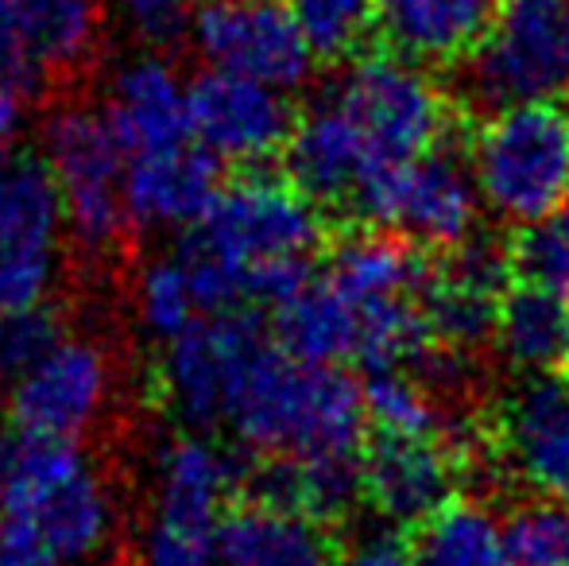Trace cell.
<instances>
[{
  "label": "cell",
  "instance_id": "32",
  "mask_svg": "<svg viewBox=\"0 0 569 566\" xmlns=\"http://www.w3.org/2000/svg\"><path fill=\"white\" fill-rule=\"evenodd\" d=\"M54 260L59 249L0 241V315L43 302L54 284Z\"/></svg>",
  "mask_w": 569,
  "mask_h": 566
},
{
  "label": "cell",
  "instance_id": "2",
  "mask_svg": "<svg viewBox=\"0 0 569 566\" xmlns=\"http://www.w3.org/2000/svg\"><path fill=\"white\" fill-rule=\"evenodd\" d=\"M0 524L47 566H86L113 539L117 505L78 438L12 424L0 430Z\"/></svg>",
  "mask_w": 569,
  "mask_h": 566
},
{
  "label": "cell",
  "instance_id": "33",
  "mask_svg": "<svg viewBox=\"0 0 569 566\" xmlns=\"http://www.w3.org/2000/svg\"><path fill=\"white\" fill-rule=\"evenodd\" d=\"M140 566H218V532H190L151 520L143 532Z\"/></svg>",
  "mask_w": 569,
  "mask_h": 566
},
{
  "label": "cell",
  "instance_id": "4",
  "mask_svg": "<svg viewBox=\"0 0 569 566\" xmlns=\"http://www.w3.org/2000/svg\"><path fill=\"white\" fill-rule=\"evenodd\" d=\"M469 167L488 210L523 226L569 195V93L496 109L472 125Z\"/></svg>",
  "mask_w": 569,
  "mask_h": 566
},
{
  "label": "cell",
  "instance_id": "34",
  "mask_svg": "<svg viewBox=\"0 0 569 566\" xmlns=\"http://www.w3.org/2000/svg\"><path fill=\"white\" fill-rule=\"evenodd\" d=\"M124 23L151 47H171L190 31L198 0H113Z\"/></svg>",
  "mask_w": 569,
  "mask_h": 566
},
{
  "label": "cell",
  "instance_id": "17",
  "mask_svg": "<svg viewBox=\"0 0 569 566\" xmlns=\"http://www.w3.org/2000/svg\"><path fill=\"white\" fill-rule=\"evenodd\" d=\"M492 20L496 0H380V47L446 75L485 43Z\"/></svg>",
  "mask_w": 569,
  "mask_h": 566
},
{
  "label": "cell",
  "instance_id": "5",
  "mask_svg": "<svg viewBox=\"0 0 569 566\" xmlns=\"http://www.w3.org/2000/svg\"><path fill=\"white\" fill-rule=\"evenodd\" d=\"M453 101L472 117L569 93V0H496L485 43L453 67Z\"/></svg>",
  "mask_w": 569,
  "mask_h": 566
},
{
  "label": "cell",
  "instance_id": "28",
  "mask_svg": "<svg viewBox=\"0 0 569 566\" xmlns=\"http://www.w3.org/2000/svg\"><path fill=\"white\" fill-rule=\"evenodd\" d=\"M360 396H365V427L391 430V435H415V438L450 435L442 427L435 396L411 373L403 369L368 373V380L360 385Z\"/></svg>",
  "mask_w": 569,
  "mask_h": 566
},
{
  "label": "cell",
  "instance_id": "26",
  "mask_svg": "<svg viewBox=\"0 0 569 566\" xmlns=\"http://www.w3.org/2000/svg\"><path fill=\"white\" fill-rule=\"evenodd\" d=\"M419 307L427 315V326L438 346L457 349V354H485L496 338V307L500 299L472 287L450 284L430 276L427 291L419 295Z\"/></svg>",
  "mask_w": 569,
  "mask_h": 566
},
{
  "label": "cell",
  "instance_id": "15",
  "mask_svg": "<svg viewBox=\"0 0 569 566\" xmlns=\"http://www.w3.org/2000/svg\"><path fill=\"white\" fill-rule=\"evenodd\" d=\"M345 539L307 513L232 497L218 520V566H338Z\"/></svg>",
  "mask_w": 569,
  "mask_h": 566
},
{
  "label": "cell",
  "instance_id": "7",
  "mask_svg": "<svg viewBox=\"0 0 569 566\" xmlns=\"http://www.w3.org/2000/svg\"><path fill=\"white\" fill-rule=\"evenodd\" d=\"M43 159L62 198V229L86 252H109L132 221L124 210L128 156L106 109H54L43 125Z\"/></svg>",
  "mask_w": 569,
  "mask_h": 566
},
{
  "label": "cell",
  "instance_id": "3",
  "mask_svg": "<svg viewBox=\"0 0 569 566\" xmlns=\"http://www.w3.org/2000/svg\"><path fill=\"white\" fill-rule=\"evenodd\" d=\"M461 489L480 474L519 485L531 497L569 500V377L562 369L523 373L457 435Z\"/></svg>",
  "mask_w": 569,
  "mask_h": 566
},
{
  "label": "cell",
  "instance_id": "22",
  "mask_svg": "<svg viewBox=\"0 0 569 566\" xmlns=\"http://www.w3.org/2000/svg\"><path fill=\"white\" fill-rule=\"evenodd\" d=\"M566 318L569 299L555 291H542L531 284H511L500 295L496 307V338L492 346L511 369L523 373H547L562 369L566 354Z\"/></svg>",
  "mask_w": 569,
  "mask_h": 566
},
{
  "label": "cell",
  "instance_id": "19",
  "mask_svg": "<svg viewBox=\"0 0 569 566\" xmlns=\"http://www.w3.org/2000/svg\"><path fill=\"white\" fill-rule=\"evenodd\" d=\"M106 117L124 156L179 148L194 140L190 98L174 67L159 54H140L113 75Z\"/></svg>",
  "mask_w": 569,
  "mask_h": 566
},
{
  "label": "cell",
  "instance_id": "25",
  "mask_svg": "<svg viewBox=\"0 0 569 566\" xmlns=\"http://www.w3.org/2000/svg\"><path fill=\"white\" fill-rule=\"evenodd\" d=\"M315 67H349L380 47V0H287Z\"/></svg>",
  "mask_w": 569,
  "mask_h": 566
},
{
  "label": "cell",
  "instance_id": "1",
  "mask_svg": "<svg viewBox=\"0 0 569 566\" xmlns=\"http://www.w3.org/2000/svg\"><path fill=\"white\" fill-rule=\"evenodd\" d=\"M229 388L226 424L260 458L357 454L365 438V396L345 365H315L283 354L256 307L226 310Z\"/></svg>",
  "mask_w": 569,
  "mask_h": 566
},
{
  "label": "cell",
  "instance_id": "13",
  "mask_svg": "<svg viewBox=\"0 0 569 566\" xmlns=\"http://www.w3.org/2000/svg\"><path fill=\"white\" fill-rule=\"evenodd\" d=\"M101 39L98 0H0V82L23 98L67 78Z\"/></svg>",
  "mask_w": 569,
  "mask_h": 566
},
{
  "label": "cell",
  "instance_id": "8",
  "mask_svg": "<svg viewBox=\"0 0 569 566\" xmlns=\"http://www.w3.org/2000/svg\"><path fill=\"white\" fill-rule=\"evenodd\" d=\"M322 237V214L283 179L279 163L237 167V175L221 182L210 210L187 229V241L218 252L237 268L299 252L318 257Z\"/></svg>",
  "mask_w": 569,
  "mask_h": 566
},
{
  "label": "cell",
  "instance_id": "30",
  "mask_svg": "<svg viewBox=\"0 0 569 566\" xmlns=\"http://www.w3.org/2000/svg\"><path fill=\"white\" fill-rule=\"evenodd\" d=\"M136 310H140L143 330L159 341H171L174 334L194 322L198 302H194L187 268H182L179 257L151 260V265L143 268L140 287H136Z\"/></svg>",
  "mask_w": 569,
  "mask_h": 566
},
{
  "label": "cell",
  "instance_id": "35",
  "mask_svg": "<svg viewBox=\"0 0 569 566\" xmlns=\"http://www.w3.org/2000/svg\"><path fill=\"white\" fill-rule=\"evenodd\" d=\"M23 93L12 90L8 82H0V159L12 156V143L20 140L23 129Z\"/></svg>",
  "mask_w": 569,
  "mask_h": 566
},
{
  "label": "cell",
  "instance_id": "24",
  "mask_svg": "<svg viewBox=\"0 0 569 566\" xmlns=\"http://www.w3.org/2000/svg\"><path fill=\"white\" fill-rule=\"evenodd\" d=\"M62 198L43 156L0 159V241L59 249Z\"/></svg>",
  "mask_w": 569,
  "mask_h": 566
},
{
  "label": "cell",
  "instance_id": "21",
  "mask_svg": "<svg viewBox=\"0 0 569 566\" xmlns=\"http://www.w3.org/2000/svg\"><path fill=\"white\" fill-rule=\"evenodd\" d=\"M271 341L283 354L315 365H352L357 354V302L322 272L302 291L271 307Z\"/></svg>",
  "mask_w": 569,
  "mask_h": 566
},
{
  "label": "cell",
  "instance_id": "27",
  "mask_svg": "<svg viewBox=\"0 0 569 566\" xmlns=\"http://www.w3.org/2000/svg\"><path fill=\"white\" fill-rule=\"evenodd\" d=\"M503 566H569V500L527 497L500 528Z\"/></svg>",
  "mask_w": 569,
  "mask_h": 566
},
{
  "label": "cell",
  "instance_id": "18",
  "mask_svg": "<svg viewBox=\"0 0 569 566\" xmlns=\"http://www.w3.org/2000/svg\"><path fill=\"white\" fill-rule=\"evenodd\" d=\"M240 469L244 458H229L202 430L167 438L156 458L159 489L151 520L190 532H218L221 513L237 497Z\"/></svg>",
  "mask_w": 569,
  "mask_h": 566
},
{
  "label": "cell",
  "instance_id": "36",
  "mask_svg": "<svg viewBox=\"0 0 569 566\" xmlns=\"http://www.w3.org/2000/svg\"><path fill=\"white\" fill-rule=\"evenodd\" d=\"M562 373L569 377V318H566V354H562Z\"/></svg>",
  "mask_w": 569,
  "mask_h": 566
},
{
  "label": "cell",
  "instance_id": "29",
  "mask_svg": "<svg viewBox=\"0 0 569 566\" xmlns=\"http://www.w3.org/2000/svg\"><path fill=\"white\" fill-rule=\"evenodd\" d=\"M511 276L516 284H531L569 299V206L508 229Z\"/></svg>",
  "mask_w": 569,
  "mask_h": 566
},
{
  "label": "cell",
  "instance_id": "16",
  "mask_svg": "<svg viewBox=\"0 0 569 566\" xmlns=\"http://www.w3.org/2000/svg\"><path fill=\"white\" fill-rule=\"evenodd\" d=\"M221 159L198 140L179 148L128 156L124 163V210L140 229L171 226L190 229L221 190Z\"/></svg>",
  "mask_w": 569,
  "mask_h": 566
},
{
  "label": "cell",
  "instance_id": "6",
  "mask_svg": "<svg viewBox=\"0 0 569 566\" xmlns=\"http://www.w3.org/2000/svg\"><path fill=\"white\" fill-rule=\"evenodd\" d=\"M333 106L357 125L372 159L399 163L438 148L450 132L472 125V117L453 101L438 75L411 67L399 54L372 47L349 62Z\"/></svg>",
  "mask_w": 569,
  "mask_h": 566
},
{
  "label": "cell",
  "instance_id": "23",
  "mask_svg": "<svg viewBox=\"0 0 569 566\" xmlns=\"http://www.w3.org/2000/svg\"><path fill=\"white\" fill-rule=\"evenodd\" d=\"M403 539L411 566H503L500 528L465 493L403 528Z\"/></svg>",
  "mask_w": 569,
  "mask_h": 566
},
{
  "label": "cell",
  "instance_id": "10",
  "mask_svg": "<svg viewBox=\"0 0 569 566\" xmlns=\"http://www.w3.org/2000/svg\"><path fill=\"white\" fill-rule=\"evenodd\" d=\"M194 140L221 163H276L299 125L287 90L229 70H206L187 86Z\"/></svg>",
  "mask_w": 569,
  "mask_h": 566
},
{
  "label": "cell",
  "instance_id": "31",
  "mask_svg": "<svg viewBox=\"0 0 569 566\" xmlns=\"http://www.w3.org/2000/svg\"><path fill=\"white\" fill-rule=\"evenodd\" d=\"M62 334L67 318L47 299L0 315V385H16Z\"/></svg>",
  "mask_w": 569,
  "mask_h": 566
},
{
  "label": "cell",
  "instance_id": "11",
  "mask_svg": "<svg viewBox=\"0 0 569 566\" xmlns=\"http://www.w3.org/2000/svg\"><path fill=\"white\" fill-rule=\"evenodd\" d=\"M113 396V361L90 338L62 334L16 385H8V416L16 427L78 438L93 430Z\"/></svg>",
  "mask_w": 569,
  "mask_h": 566
},
{
  "label": "cell",
  "instance_id": "9",
  "mask_svg": "<svg viewBox=\"0 0 569 566\" xmlns=\"http://www.w3.org/2000/svg\"><path fill=\"white\" fill-rule=\"evenodd\" d=\"M190 36L213 70L279 90H299L315 70L287 0H198Z\"/></svg>",
  "mask_w": 569,
  "mask_h": 566
},
{
  "label": "cell",
  "instance_id": "12",
  "mask_svg": "<svg viewBox=\"0 0 569 566\" xmlns=\"http://www.w3.org/2000/svg\"><path fill=\"white\" fill-rule=\"evenodd\" d=\"M357 461L360 505L391 520L399 532L461 497V458L450 435L415 438L365 427Z\"/></svg>",
  "mask_w": 569,
  "mask_h": 566
},
{
  "label": "cell",
  "instance_id": "14",
  "mask_svg": "<svg viewBox=\"0 0 569 566\" xmlns=\"http://www.w3.org/2000/svg\"><path fill=\"white\" fill-rule=\"evenodd\" d=\"M276 163L283 179L322 214L326 226H338V221H349L352 190L365 167L380 159H372L357 125L338 106H326L299 117Z\"/></svg>",
  "mask_w": 569,
  "mask_h": 566
},
{
  "label": "cell",
  "instance_id": "20",
  "mask_svg": "<svg viewBox=\"0 0 569 566\" xmlns=\"http://www.w3.org/2000/svg\"><path fill=\"white\" fill-rule=\"evenodd\" d=\"M159 361V388L174 416L190 430H213L226 424V388H229V318L198 315L187 330L163 341Z\"/></svg>",
  "mask_w": 569,
  "mask_h": 566
}]
</instances>
